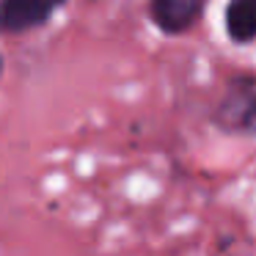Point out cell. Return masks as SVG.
I'll list each match as a JSON object with an SVG mask.
<instances>
[{
  "instance_id": "6da1fadb",
  "label": "cell",
  "mask_w": 256,
  "mask_h": 256,
  "mask_svg": "<svg viewBox=\"0 0 256 256\" xmlns=\"http://www.w3.org/2000/svg\"><path fill=\"white\" fill-rule=\"evenodd\" d=\"M66 0H0V30L22 34L44 25Z\"/></svg>"
},
{
  "instance_id": "7a4b0ae2",
  "label": "cell",
  "mask_w": 256,
  "mask_h": 256,
  "mask_svg": "<svg viewBox=\"0 0 256 256\" xmlns=\"http://www.w3.org/2000/svg\"><path fill=\"white\" fill-rule=\"evenodd\" d=\"M204 0H152V20L166 34H182L198 20Z\"/></svg>"
},
{
  "instance_id": "3957f363",
  "label": "cell",
  "mask_w": 256,
  "mask_h": 256,
  "mask_svg": "<svg viewBox=\"0 0 256 256\" xmlns=\"http://www.w3.org/2000/svg\"><path fill=\"white\" fill-rule=\"evenodd\" d=\"M226 28L232 39H256V0H232L226 12Z\"/></svg>"
},
{
  "instance_id": "277c9868",
  "label": "cell",
  "mask_w": 256,
  "mask_h": 256,
  "mask_svg": "<svg viewBox=\"0 0 256 256\" xmlns=\"http://www.w3.org/2000/svg\"><path fill=\"white\" fill-rule=\"evenodd\" d=\"M232 124L256 132V88H250L245 96H240L237 102H232Z\"/></svg>"
},
{
  "instance_id": "5b68a950",
  "label": "cell",
  "mask_w": 256,
  "mask_h": 256,
  "mask_svg": "<svg viewBox=\"0 0 256 256\" xmlns=\"http://www.w3.org/2000/svg\"><path fill=\"white\" fill-rule=\"evenodd\" d=\"M0 72H3V58H0Z\"/></svg>"
}]
</instances>
